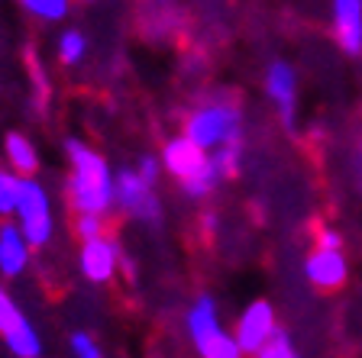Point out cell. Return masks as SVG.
<instances>
[{"label": "cell", "instance_id": "6da1fadb", "mask_svg": "<svg viewBox=\"0 0 362 358\" xmlns=\"http://www.w3.org/2000/svg\"><path fill=\"white\" fill-rule=\"evenodd\" d=\"M68 158H71V174H68V203L75 207L78 217H104L113 207V181L110 165L100 152L88 149L84 142H65Z\"/></svg>", "mask_w": 362, "mask_h": 358}, {"label": "cell", "instance_id": "7a4b0ae2", "mask_svg": "<svg viewBox=\"0 0 362 358\" xmlns=\"http://www.w3.org/2000/svg\"><path fill=\"white\" fill-rule=\"evenodd\" d=\"M181 136L191 139L197 149H204L211 155V152L223 149V145L243 142V113L233 100H211V104H201L197 110L188 113Z\"/></svg>", "mask_w": 362, "mask_h": 358}, {"label": "cell", "instance_id": "3957f363", "mask_svg": "<svg viewBox=\"0 0 362 358\" xmlns=\"http://www.w3.org/2000/svg\"><path fill=\"white\" fill-rule=\"evenodd\" d=\"M162 168L181 184V191L191 201H204L207 194H214V187L220 184L217 172L211 165V155L204 149H197L191 139L185 136H172L162 149Z\"/></svg>", "mask_w": 362, "mask_h": 358}, {"label": "cell", "instance_id": "277c9868", "mask_svg": "<svg viewBox=\"0 0 362 358\" xmlns=\"http://www.w3.org/2000/svg\"><path fill=\"white\" fill-rule=\"evenodd\" d=\"M185 323H188V336H191V342H194V349L201 358H246L243 349L236 345L233 333H226L223 323H220L214 297L201 294V297L191 304Z\"/></svg>", "mask_w": 362, "mask_h": 358}, {"label": "cell", "instance_id": "5b68a950", "mask_svg": "<svg viewBox=\"0 0 362 358\" xmlns=\"http://www.w3.org/2000/svg\"><path fill=\"white\" fill-rule=\"evenodd\" d=\"M16 229L30 242V249H42L52 239V201H49V191L36 178H23L20 203H16Z\"/></svg>", "mask_w": 362, "mask_h": 358}, {"label": "cell", "instance_id": "8992f818", "mask_svg": "<svg viewBox=\"0 0 362 358\" xmlns=\"http://www.w3.org/2000/svg\"><path fill=\"white\" fill-rule=\"evenodd\" d=\"M279 329V316H275V306L269 300H252V304L243 306V314L233 323V339L243 349V355H256L265 342L272 339V333Z\"/></svg>", "mask_w": 362, "mask_h": 358}, {"label": "cell", "instance_id": "52a82bcc", "mask_svg": "<svg viewBox=\"0 0 362 358\" xmlns=\"http://www.w3.org/2000/svg\"><path fill=\"white\" fill-rule=\"evenodd\" d=\"M113 203L120 210H127L133 220H143V223H156L162 217V207H158L156 187H149L136 172H120L113 181Z\"/></svg>", "mask_w": 362, "mask_h": 358}, {"label": "cell", "instance_id": "ba28073f", "mask_svg": "<svg viewBox=\"0 0 362 358\" xmlns=\"http://www.w3.org/2000/svg\"><path fill=\"white\" fill-rule=\"evenodd\" d=\"M265 94L279 107V119L285 123L288 133H298V75L285 59L265 68Z\"/></svg>", "mask_w": 362, "mask_h": 358}, {"label": "cell", "instance_id": "9c48e42d", "mask_svg": "<svg viewBox=\"0 0 362 358\" xmlns=\"http://www.w3.org/2000/svg\"><path fill=\"white\" fill-rule=\"evenodd\" d=\"M304 278L314 291H324V294H333L339 287H346L349 281V261L343 252H314L304 258Z\"/></svg>", "mask_w": 362, "mask_h": 358}, {"label": "cell", "instance_id": "30bf717a", "mask_svg": "<svg viewBox=\"0 0 362 358\" xmlns=\"http://www.w3.org/2000/svg\"><path fill=\"white\" fill-rule=\"evenodd\" d=\"M120 249H117V242L107 236L100 239H90V242H81V252H78V268H81V275L88 278L90 284H107L113 275H117V268H120Z\"/></svg>", "mask_w": 362, "mask_h": 358}, {"label": "cell", "instance_id": "8fae6325", "mask_svg": "<svg viewBox=\"0 0 362 358\" xmlns=\"http://www.w3.org/2000/svg\"><path fill=\"white\" fill-rule=\"evenodd\" d=\"M333 39L346 55H362V0H333Z\"/></svg>", "mask_w": 362, "mask_h": 358}, {"label": "cell", "instance_id": "7c38bea8", "mask_svg": "<svg viewBox=\"0 0 362 358\" xmlns=\"http://www.w3.org/2000/svg\"><path fill=\"white\" fill-rule=\"evenodd\" d=\"M30 265V242L16 226H0V275L16 278Z\"/></svg>", "mask_w": 362, "mask_h": 358}, {"label": "cell", "instance_id": "4fadbf2b", "mask_svg": "<svg viewBox=\"0 0 362 358\" xmlns=\"http://www.w3.org/2000/svg\"><path fill=\"white\" fill-rule=\"evenodd\" d=\"M4 155H7L10 172L16 178H33L39 168V155H36V145L23 133H7L4 136Z\"/></svg>", "mask_w": 362, "mask_h": 358}, {"label": "cell", "instance_id": "5bb4252c", "mask_svg": "<svg viewBox=\"0 0 362 358\" xmlns=\"http://www.w3.org/2000/svg\"><path fill=\"white\" fill-rule=\"evenodd\" d=\"M4 342H7V349L13 352L16 358H39L42 355V339H39L36 326H33L30 320H23L10 336H4Z\"/></svg>", "mask_w": 362, "mask_h": 358}, {"label": "cell", "instance_id": "9a60e30c", "mask_svg": "<svg viewBox=\"0 0 362 358\" xmlns=\"http://www.w3.org/2000/svg\"><path fill=\"white\" fill-rule=\"evenodd\" d=\"M211 165L220 181L236 178V174H240V165H243V142H233V145H223V149L211 152Z\"/></svg>", "mask_w": 362, "mask_h": 358}, {"label": "cell", "instance_id": "2e32d148", "mask_svg": "<svg viewBox=\"0 0 362 358\" xmlns=\"http://www.w3.org/2000/svg\"><path fill=\"white\" fill-rule=\"evenodd\" d=\"M23 178H16L10 168H0V217H16Z\"/></svg>", "mask_w": 362, "mask_h": 358}, {"label": "cell", "instance_id": "e0dca14e", "mask_svg": "<svg viewBox=\"0 0 362 358\" xmlns=\"http://www.w3.org/2000/svg\"><path fill=\"white\" fill-rule=\"evenodd\" d=\"M252 358H298V349H294V339L285 326H279L272 333V339L256 352Z\"/></svg>", "mask_w": 362, "mask_h": 358}, {"label": "cell", "instance_id": "ac0fdd59", "mask_svg": "<svg viewBox=\"0 0 362 358\" xmlns=\"http://www.w3.org/2000/svg\"><path fill=\"white\" fill-rule=\"evenodd\" d=\"M23 10L33 13V16H39V20H45V23H55V20H65L71 7H68L65 0H26Z\"/></svg>", "mask_w": 362, "mask_h": 358}, {"label": "cell", "instance_id": "d6986e66", "mask_svg": "<svg viewBox=\"0 0 362 358\" xmlns=\"http://www.w3.org/2000/svg\"><path fill=\"white\" fill-rule=\"evenodd\" d=\"M23 320H26V316L20 314V306H16V300L10 297V291L0 287V336H10Z\"/></svg>", "mask_w": 362, "mask_h": 358}, {"label": "cell", "instance_id": "ffe728a7", "mask_svg": "<svg viewBox=\"0 0 362 358\" xmlns=\"http://www.w3.org/2000/svg\"><path fill=\"white\" fill-rule=\"evenodd\" d=\"M84 36L78 30H68V32H62V39H59V59H62V65H78L81 61V55H84Z\"/></svg>", "mask_w": 362, "mask_h": 358}, {"label": "cell", "instance_id": "44dd1931", "mask_svg": "<svg viewBox=\"0 0 362 358\" xmlns=\"http://www.w3.org/2000/svg\"><path fill=\"white\" fill-rule=\"evenodd\" d=\"M314 249H320V252H343V232H339L337 226L317 223L314 226Z\"/></svg>", "mask_w": 362, "mask_h": 358}, {"label": "cell", "instance_id": "7402d4cb", "mask_svg": "<svg viewBox=\"0 0 362 358\" xmlns=\"http://www.w3.org/2000/svg\"><path fill=\"white\" fill-rule=\"evenodd\" d=\"M71 355L75 358H104V352H100L98 339L88 336V333H75L71 336Z\"/></svg>", "mask_w": 362, "mask_h": 358}, {"label": "cell", "instance_id": "603a6c76", "mask_svg": "<svg viewBox=\"0 0 362 358\" xmlns=\"http://www.w3.org/2000/svg\"><path fill=\"white\" fill-rule=\"evenodd\" d=\"M346 172H349V184L356 187V194H362V139H356L353 149H349Z\"/></svg>", "mask_w": 362, "mask_h": 358}, {"label": "cell", "instance_id": "cb8c5ba5", "mask_svg": "<svg viewBox=\"0 0 362 358\" xmlns=\"http://www.w3.org/2000/svg\"><path fill=\"white\" fill-rule=\"evenodd\" d=\"M75 232L81 242H90V239L104 236V217H78L75 220Z\"/></svg>", "mask_w": 362, "mask_h": 358}, {"label": "cell", "instance_id": "d4e9b609", "mask_svg": "<svg viewBox=\"0 0 362 358\" xmlns=\"http://www.w3.org/2000/svg\"><path fill=\"white\" fill-rule=\"evenodd\" d=\"M158 172H162V158H152V155H143L139 158V165H136V174L146 181L149 187H156L158 181Z\"/></svg>", "mask_w": 362, "mask_h": 358}, {"label": "cell", "instance_id": "484cf974", "mask_svg": "<svg viewBox=\"0 0 362 358\" xmlns=\"http://www.w3.org/2000/svg\"><path fill=\"white\" fill-rule=\"evenodd\" d=\"M201 226H204L207 232H214V229H217V217H214V213H204V217H201Z\"/></svg>", "mask_w": 362, "mask_h": 358}, {"label": "cell", "instance_id": "4316f807", "mask_svg": "<svg viewBox=\"0 0 362 358\" xmlns=\"http://www.w3.org/2000/svg\"><path fill=\"white\" fill-rule=\"evenodd\" d=\"M120 268L127 271V275H129V281H133V275H136V265H133V261H129V258H120Z\"/></svg>", "mask_w": 362, "mask_h": 358}, {"label": "cell", "instance_id": "83f0119b", "mask_svg": "<svg viewBox=\"0 0 362 358\" xmlns=\"http://www.w3.org/2000/svg\"><path fill=\"white\" fill-rule=\"evenodd\" d=\"M298 358H301V355H298Z\"/></svg>", "mask_w": 362, "mask_h": 358}]
</instances>
